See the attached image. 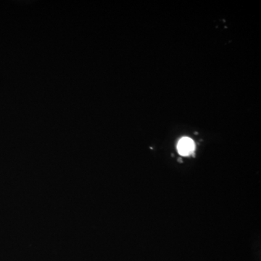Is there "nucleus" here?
<instances>
[{
	"label": "nucleus",
	"mask_w": 261,
	"mask_h": 261,
	"mask_svg": "<svg viewBox=\"0 0 261 261\" xmlns=\"http://www.w3.org/2000/svg\"><path fill=\"white\" fill-rule=\"evenodd\" d=\"M194 142L192 139L188 137H183L179 140L177 145V149L179 154L184 156L189 155L194 150Z\"/></svg>",
	"instance_id": "obj_1"
}]
</instances>
